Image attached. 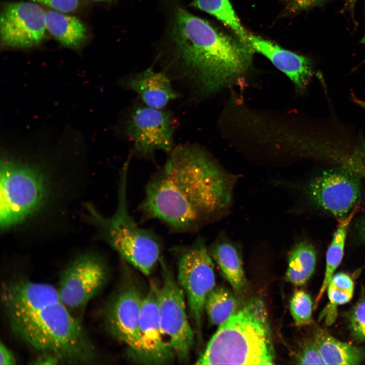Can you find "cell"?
<instances>
[{"instance_id": "7c38bea8", "label": "cell", "mask_w": 365, "mask_h": 365, "mask_svg": "<svg viewBox=\"0 0 365 365\" xmlns=\"http://www.w3.org/2000/svg\"><path fill=\"white\" fill-rule=\"evenodd\" d=\"M174 123L171 115L161 109L140 106L131 113L127 133L133 142L134 151L149 155L157 150H172Z\"/></svg>"}, {"instance_id": "44dd1931", "label": "cell", "mask_w": 365, "mask_h": 365, "mask_svg": "<svg viewBox=\"0 0 365 365\" xmlns=\"http://www.w3.org/2000/svg\"><path fill=\"white\" fill-rule=\"evenodd\" d=\"M355 213V210H352L349 214L341 218V221L334 235L327 250L324 277L316 299V304L321 299L334 275V272L342 261L348 230Z\"/></svg>"}, {"instance_id": "484cf974", "label": "cell", "mask_w": 365, "mask_h": 365, "mask_svg": "<svg viewBox=\"0 0 365 365\" xmlns=\"http://www.w3.org/2000/svg\"><path fill=\"white\" fill-rule=\"evenodd\" d=\"M350 328L353 337L365 341V300L359 302L350 315Z\"/></svg>"}, {"instance_id": "277c9868", "label": "cell", "mask_w": 365, "mask_h": 365, "mask_svg": "<svg viewBox=\"0 0 365 365\" xmlns=\"http://www.w3.org/2000/svg\"><path fill=\"white\" fill-rule=\"evenodd\" d=\"M27 154L5 150L1 155L0 227L5 233L40 219L64 191L53 162Z\"/></svg>"}, {"instance_id": "4dcf8cb0", "label": "cell", "mask_w": 365, "mask_h": 365, "mask_svg": "<svg viewBox=\"0 0 365 365\" xmlns=\"http://www.w3.org/2000/svg\"><path fill=\"white\" fill-rule=\"evenodd\" d=\"M33 364H56L61 363L60 360L56 356L48 353L39 354L33 360Z\"/></svg>"}, {"instance_id": "836d02e7", "label": "cell", "mask_w": 365, "mask_h": 365, "mask_svg": "<svg viewBox=\"0 0 365 365\" xmlns=\"http://www.w3.org/2000/svg\"><path fill=\"white\" fill-rule=\"evenodd\" d=\"M352 100L365 111V101L352 96Z\"/></svg>"}, {"instance_id": "9c48e42d", "label": "cell", "mask_w": 365, "mask_h": 365, "mask_svg": "<svg viewBox=\"0 0 365 365\" xmlns=\"http://www.w3.org/2000/svg\"><path fill=\"white\" fill-rule=\"evenodd\" d=\"M106 278L107 269L101 258L93 252H86L65 266L57 288L70 311L81 310L100 292Z\"/></svg>"}, {"instance_id": "5b68a950", "label": "cell", "mask_w": 365, "mask_h": 365, "mask_svg": "<svg viewBox=\"0 0 365 365\" xmlns=\"http://www.w3.org/2000/svg\"><path fill=\"white\" fill-rule=\"evenodd\" d=\"M275 359L264 302L250 300L219 327L196 364H272Z\"/></svg>"}, {"instance_id": "7402d4cb", "label": "cell", "mask_w": 365, "mask_h": 365, "mask_svg": "<svg viewBox=\"0 0 365 365\" xmlns=\"http://www.w3.org/2000/svg\"><path fill=\"white\" fill-rule=\"evenodd\" d=\"M193 4L221 21L247 45L249 33L242 26L229 0H195Z\"/></svg>"}, {"instance_id": "d6986e66", "label": "cell", "mask_w": 365, "mask_h": 365, "mask_svg": "<svg viewBox=\"0 0 365 365\" xmlns=\"http://www.w3.org/2000/svg\"><path fill=\"white\" fill-rule=\"evenodd\" d=\"M314 341L325 364H358L364 359L362 349L340 341L324 331L317 332Z\"/></svg>"}, {"instance_id": "8fae6325", "label": "cell", "mask_w": 365, "mask_h": 365, "mask_svg": "<svg viewBox=\"0 0 365 365\" xmlns=\"http://www.w3.org/2000/svg\"><path fill=\"white\" fill-rule=\"evenodd\" d=\"M47 30L46 12L30 1L4 5L0 19V36L4 47L29 48L39 44Z\"/></svg>"}, {"instance_id": "d6a6232c", "label": "cell", "mask_w": 365, "mask_h": 365, "mask_svg": "<svg viewBox=\"0 0 365 365\" xmlns=\"http://www.w3.org/2000/svg\"><path fill=\"white\" fill-rule=\"evenodd\" d=\"M357 0H345L346 6L352 13L354 11L355 5Z\"/></svg>"}, {"instance_id": "cb8c5ba5", "label": "cell", "mask_w": 365, "mask_h": 365, "mask_svg": "<svg viewBox=\"0 0 365 365\" xmlns=\"http://www.w3.org/2000/svg\"><path fill=\"white\" fill-rule=\"evenodd\" d=\"M331 307L348 303L352 298L354 284L351 278L344 273L334 275L327 287Z\"/></svg>"}, {"instance_id": "d590c367", "label": "cell", "mask_w": 365, "mask_h": 365, "mask_svg": "<svg viewBox=\"0 0 365 365\" xmlns=\"http://www.w3.org/2000/svg\"><path fill=\"white\" fill-rule=\"evenodd\" d=\"M92 1H96V2H109L112 0H92Z\"/></svg>"}, {"instance_id": "603a6c76", "label": "cell", "mask_w": 365, "mask_h": 365, "mask_svg": "<svg viewBox=\"0 0 365 365\" xmlns=\"http://www.w3.org/2000/svg\"><path fill=\"white\" fill-rule=\"evenodd\" d=\"M237 302L228 289L220 287L214 288L207 298L205 310L208 320L212 325H220L236 310Z\"/></svg>"}, {"instance_id": "2e32d148", "label": "cell", "mask_w": 365, "mask_h": 365, "mask_svg": "<svg viewBox=\"0 0 365 365\" xmlns=\"http://www.w3.org/2000/svg\"><path fill=\"white\" fill-rule=\"evenodd\" d=\"M127 85L138 94L147 106L154 108L162 109L169 101L178 96L167 76L151 68L129 79Z\"/></svg>"}, {"instance_id": "6da1fadb", "label": "cell", "mask_w": 365, "mask_h": 365, "mask_svg": "<svg viewBox=\"0 0 365 365\" xmlns=\"http://www.w3.org/2000/svg\"><path fill=\"white\" fill-rule=\"evenodd\" d=\"M233 182L203 151L178 146L147 183L139 210L174 232H195L227 210Z\"/></svg>"}, {"instance_id": "ac0fdd59", "label": "cell", "mask_w": 365, "mask_h": 365, "mask_svg": "<svg viewBox=\"0 0 365 365\" xmlns=\"http://www.w3.org/2000/svg\"><path fill=\"white\" fill-rule=\"evenodd\" d=\"M211 254L224 276L237 292L246 285L241 259L235 246L226 240L217 241L211 249Z\"/></svg>"}, {"instance_id": "52a82bcc", "label": "cell", "mask_w": 365, "mask_h": 365, "mask_svg": "<svg viewBox=\"0 0 365 365\" xmlns=\"http://www.w3.org/2000/svg\"><path fill=\"white\" fill-rule=\"evenodd\" d=\"M177 265V281L184 291L200 340L206 300L215 283L214 263L202 238L180 250Z\"/></svg>"}, {"instance_id": "5bb4252c", "label": "cell", "mask_w": 365, "mask_h": 365, "mask_svg": "<svg viewBox=\"0 0 365 365\" xmlns=\"http://www.w3.org/2000/svg\"><path fill=\"white\" fill-rule=\"evenodd\" d=\"M158 287L151 283L147 294L142 299L139 323L143 361L164 364L172 361L175 354L164 339L158 304Z\"/></svg>"}, {"instance_id": "83f0119b", "label": "cell", "mask_w": 365, "mask_h": 365, "mask_svg": "<svg viewBox=\"0 0 365 365\" xmlns=\"http://www.w3.org/2000/svg\"><path fill=\"white\" fill-rule=\"evenodd\" d=\"M331 0H285V9L290 14H296L319 7Z\"/></svg>"}, {"instance_id": "7a4b0ae2", "label": "cell", "mask_w": 365, "mask_h": 365, "mask_svg": "<svg viewBox=\"0 0 365 365\" xmlns=\"http://www.w3.org/2000/svg\"><path fill=\"white\" fill-rule=\"evenodd\" d=\"M1 304L14 334L38 354L61 363L89 364L96 349L81 322L52 285L18 278L2 286Z\"/></svg>"}, {"instance_id": "d4e9b609", "label": "cell", "mask_w": 365, "mask_h": 365, "mask_svg": "<svg viewBox=\"0 0 365 365\" xmlns=\"http://www.w3.org/2000/svg\"><path fill=\"white\" fill-rule=\"evenodd\" d=\"M312 301L310 295L303 290H297L290 300V311L298 325L308 324L312 321Z\"/></svg>"}, {"instance_id": "4fadbf2b", "label": "cell", "mask_w": 365, "mask_h": 365, "mask_svg": "<svg viewBox=\"0 0 365 365\" xmlns=\"http://www.w3.org/2000/svg\"><path fill=\"white\" fill-rule=\"evenodd\" d=\"M142 299L134 286H126L108 305L106 320L113 335L143 361L139 328Z\"/></svg>"}, {"instance_id": "e575fe53", "label": "cell", "mask_w": 365, "mask_h": 365, "mask_svg": "<svg viewBox=\"0 0 365 365\" xmlns=\"http://www.w3.org/2000/svg\"><path fill=\"white\" fill-rule=\"evenodd\" d=\"M360 43H361V44H364V45H365V31H364V35H363L362 38L361 39V41H360ZM363 62H365V58H364V60H363Z\"/></svg>"}, {"instance_id": "f546056e", "label": "cell", "mask_w": 365, "mask_h": 365, "mask_svg": "<svg viewBox=\"0 0 365 365\" xmlns=\"http://www.w3.org/2000/svg\"><path fill=\"white\" fill-rule=\"evenodd\" d=\"M16 358L12 351L2 342L0 344V364H15Z\"/></svg>"}, {"instance_id": "4316f807", "label": "cell", "mask_w": 365, "mask_h": 365, "mask_svg": "<svg viewBox=\"0 0 365 365\" xmlns=\"http://www.w3.org/2000/svg\"><path fill=\"white\" fill-rule=\"evenodd\" d=\"M296 361L300 364H325L314 341L303 345L298 352Z\"/></svg>"}, {"instance_id": "e0dca14e", "label": "cell", "mask_w": 365, "mask_h": 365, "mask_svg": "<svg viewBox=\"0 0 365 365\" xmlns=\"http://www.w3.org/2000/svg\"><path fill=\"white\" fill-rule=\"evenodd\" d=\"M47 29L62 45L78 49L88 38L85 25L78 18L55 10L46 12Z\"/></svg>"}, {"instance_id": "ba28073f", "label": "cell", "mask_w": 365, "mask_h": 365, "mask_svg": "<svg viewBox=\"0 0 365 365\" xmlns=\"http://www.w3.org/2000/svg\"><path fill=\"white\" fill-rule=\"evenodd\" d=\"M163 283L158 290L160 324L175 356L187 360L194 342V333L187 315L186 296L177 280L162 263Z\"/></svg>"}, {"instance_id": "30bf717a", "label": "cell", "mask_w": 365, "mask_h": 365, "mask_svg": "<svg viewBox=\"0 0 365 365\" xmlns=\"http://www.w3.org/2000/svg\"><path fill=\"white\" fill-rule=\"evenodd\" d=\"M359 176L345 166L324 170L309 183L308 197L316 206L342 218L360 198Z\"/></svg>"}, {"instance_id": "1f68e13d", "label": "cell", "mask_w": 365, "mask_h": 365, "mask_svg": "<svg viewBox=\"0 0 365 365\" xmlns=\"http://www.w3.org/2000/svg\"><path fill=\"white\" fill-rule=\"evenodd\" d=\"M356 228L359 236L365 242V214L357 222Z\"/></svg>"}, {"instance_id": "f1b7e54d", "label": "cell", "mask_w": 365, "mask_h": 365, "mask_svg": "<svg viewBox=\"0 0 365 365\" xmlns=\"http://www.w3.org/2000/svg\"><path fill=\"white\" fill-rule=\"evenodd\" d=\"M40 3L52 8L54 10L67 13L75 10L78 6L79 0H28Z\"/></svg>"}, {"instance_id": "3957f363", "label": "cell", "mask_w": 365, "mask_h": 365, "mask_svg": "<svg viewBox=\"0 0 365 365\" xmlns=\"http://www.w3.org/2000/svg\"><path fill=\"white\" fill-rule=\"evenodd\" d=\"M171 37L176 54L200 90L210 94L247 73L253 51L184 9L175 13Z\"/></svg>"}, {"instance_id": "8992f818", "label": "cell", "mask_w": 365, "mask_h": 365, "mask_svg": "<svg viewBox=\"0 0 365 365\" xmlns=\"http://www.w3.org/2000/svg\"><path fill=\"white\" fill-rule=\"evenodd\" d=\"M129 161L120 174L116 211L110 217L101 215L88 204L89 218L97 227L103 239L122 258L145 275L151 274L160 260V244L151 232L139 227L130 214L127 200Z\"/></svg>"}, {"instance_id": "9a60e30c", "label": "cell", "mask_w": 365, "mask_h": 365, "mask_svg": "<svg viewBox=\"0 0 365 365\" xmlns=\"http://www.w3.org/2000/svg\"><path fill=\"white\" fill-rule=\"evenodd\" d=\"M247 45L253 52L266 57L283 72L293 83L298 93H304L313 74V65L309 58L250 33Z\"/></svg>"}, {"instance_id": "ffe728a7", "label": "cell", "mask_w": 365, "mask_h": 365, "mask_svg": "<svg viewBox=\"0 0 365 365\" xmlns=\"http://www.w3.org/2000/svg\"><path fill=\"white\" fill-rule=\"evenodd\" d=\"M316 263V251L307 241L296 244L288 257L286 279L296 286L305 284L314 272Z\"/></svg>"}]
</instances>
